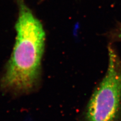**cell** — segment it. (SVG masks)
Segmentation results:
<instances>
[{"mask_svg": "<svg viewBox=\"0 0 121 121\" xmlns=\"http://www.w3.org/2000/svg\"><path fill=\"white\" fill-rule=\"evenodd\" d=\"M16 39L0 85L11 92L28 93L36 87L40 80L45 33L24 0H16Z\"/></svg>", "mask_w": 121, "mask_h": 121, "instance_id": "1", "label": "cell"}, {"mask_svg": "<svg viewBox=\"0 0 121 121\" xmlns=\"http://www.w3.org/2000/svg\"><path fill=\"white\" fill-rule=\"evenodd\" d=\"M104 76L93 91L81 121H121V59L111 46Z\"/></svg>", "mask_w": 121, "mask_h": 121, "instance_id": "2", "label": "cell"}, {"mask_svg": "<svg viewBox=\"0 0 121 121\" xmlns=\"http://www.w3.org/2000/svg\"><path fill=\"white\" fill-rule=\"evenodd\" d=\"M114 35L115 37L117 39H121V26L118 29H117V31L114 33Z\"/></svg>", "mask_w": 121, "mask_h": 121, "instance_id": "3", "label": "cell"}]
</instances>
